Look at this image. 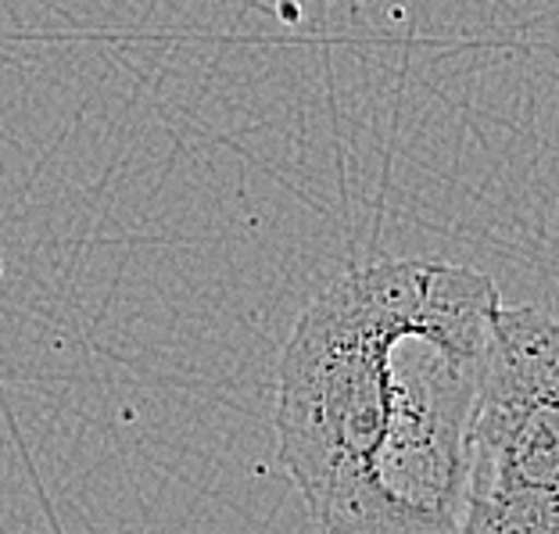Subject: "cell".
Here are the masks:
<instances>
[{
  "label": "cell",
  "mask_w": 559,
  "mask_h": 534,
  "mask_svg": "<svg viewBox=\"0 0 559 534\" xmlns=\"http://www.w3.org/2000/svg\"><path fill=\"white\" fill-rule=\"evenodd\" d=\"M499 287L474 265H359L298 316L276 460L326 534H455Z\"/></svg>",
  "instance_id": "6da1fadb"
},
{
  "label": "cell",
  "mask_w": 559,
  "mask_h": 534,
  "mask_svg": "<svg viewBox=\"0 0 559 534\" xmlns=\"http://www.w3.org/2000/svg\"><path fill=\"white\" fill-rule=\"evenodd\" d=\"M455 534H559V334L538 305L495 316Z\"/></svg>",
  "instance_id": "7a4b0ae2"
}]
</instances>
